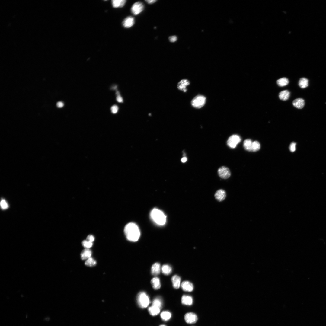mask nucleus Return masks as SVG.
Returning <instances> with one entry per match:
<instances>
[{"label": "nucleus", "instance_id": "nucleus-24", "mask_svg": "<svg viewBox=\"0 0 326 326\" xmlns=\"http://www.w3.org/2000/svg\"><path fill=\"white\" fill-rule=\"evenodd\" d=\"M278 85L280 87H283L287 85L289 83L288 79L283 77L278 79L276 81Z\"/></svg>", "mask_w": 326, "mask_h": 326}, {"label": "nucleus", "instance_id": "nucleus-13", "mask_svg": "<svg viewBox=\"0 0 326 326\" xmlns=\"http://www.w3.org/2000/svg\"><path fill=\"white\" fill-rule=\"evenodd\" d=\"M292 104L296 108L302 109L303 108L305 105L304 100L302 98H297L293 101Z\"/></svg>", "mask_w": 326, "mask_h": 326}, {"label": "nucleus", "instance_id": "nucleus-37", "mask_svg": "<svg viewBox=\"0 0 326 326\" xmlns=\"http://www.w3.org/2000/svg\"><path fill=\"white\" fill-rule=\"evenodd\" d=\"M56 105L58 107L61 108L63 107L64 104L62 102L59 101L57 103Z\"/></svg>", "mask_w": 326, "mask_h": 326}, {"label": "nucleus", "instance_id": "nucleus-27", "mask_svg": "<svg viewBox=\"0 0 326 326\" xmlns=\"http://www.w3.org/2000/svg\"><path fill=\"white\" fill-rule=\"evenodd\" d=\"M96 261L92 257H90L86 260L85 262V264L88 266L92 267L96 264Z\"/></svg>", "mask_w": 326, "mask_h": 326}, {"label": "nucleus", "instance_id": "nucleus-33", "mask_svg": "<svg viewBox=\"0 0 326 326\" xmlns=\"http://www.w3.org/2000/svg\"><path fill=\"white\" fill-rule=\"evenodd\" d=\"M296 145V143L295 142H292L290 144L289 146V149L291 152H293L295 151Z\"/></svg>", "mask_w": 326, "mask_h": 326}, {"label": "nucleus", "instance_id": "nucleus-1", "mask_svg": "<svg viewBox=\"0 0 326 326\" xmlns=\"http://www.w3.org/2000/svg\"><path fill=\"white\" fill-rule=\"evenodd\" d=\"M124 232L127 239L131 241H137L140 235L138 226L133 222L129 223L126 225L124 229Z\"/></svg>", "mask_w": 326, "mask_h": 326}, {"label": "nucleus", "instance_id": "nucleus-12", "mask_svg": "<svg viewBox=\"0 0 326 326\" xmlns=\"http://www.w3.org/2000/svg\"><path fill=\"white\" fill-rule=\"evenodd\" d=\"M181 286L182 289L185 291L191 292L193 289V284L188 281H184L182 283Z\"/></svg>", "mask_w": 326, "mask_h": 326}, {"label": "nucleus", "instance_id": "nucleus-25", "mask_svg": "<svg viewBox=\"0 0 326 326\" xmlns=\"http://www.w3.org/2000/svg\"><path fill=\"white\" fill-rule=\"evenodd\" d=\"M162 273L165 275H168L172 272V268L169 265L164 264L163 265L161 268Z\"/></svg>", "mask_w": 326, "mask_h": 326}, {"label": "nucleus", "instance_id": "nucleus-9", "mask_svg": "<svg viewBox=\"0 0 326 326\" xmlns=\"http://www.w3.org/2000/svg\"><path fill=\"white\" fill-rule=\"evenodd\" d=\"M135 20L134 18L131 16H128L126 18L123 22V26L126 28H129L132 27L134 24Z\"/></svg>", "mask_w": 326, "mask_h": 326}, {"label": "nucleus", "instance_id": "nucleus-34", "mask_svg": "<svg viewBox=\"0 0 326 326\" xmlns=\"http://www.w3.org/2000/svg\"><path fill=\"white\" fill-rule=\"evenodd\" d=\"M169 41L171 42H174L177 41V36H172L169 37Z\"/></svg>", "mask_w": 326, "mask_h": 326}, {"label": "nucleus", "instance_id": "nucleus-5", "mask_svg": "<svg viewBox=\"0 0 326 326\" xmlns=\"http://www.w3.org/2000/svg\"><path fill=\"white\" fill-rule=\"evenodd\" d=\"M241 141L240 137L237 135H233L230 136L227 141V145L232 148H235Z\"/></svg>", "mask_w": 326, "mask_h": 326}, {"label": "nucleus", "instance_id": "nucleus-8", "mask_svg": "<svg viewBox=\"0 0 326 326\" xmlns=\"http://www.w3.org/2000/svg\"><path fill=\"white\" fill-rule=\"evenodd\" d=\"M184 318L185 321L187 323L190 324L195 323L198 319L196 315L193 312H189L186 314Z\"/></svg>", "mask_w": 326, "mask_h": 326}, {"label": "nucleus", "instance_id": "nucleus-21", "mask_svg": "<svg viewBox=\"0 0 326 326\" xmlns=\"http://www.w3.org/2000/svg\"><path fill=\"white\" fill-rule=\"evenodd\" d=\"M126 2L125 0H113L112 1V5L114 8L122 7L124 6Z\"/></svg>", "mask_w": 326, "mask_h": 326}, {"label": "nucleus", "instance_id": "nucleus-38", "mask_svg": "<svg viewBox=\"0 0 326 326\" xmlns=\"http://www.w3.org/2000/svg\"><path fill=\"white\" fill-rule=\"evenodd\" d=\"M145 1L146 2H147L149 4H153V3H154L155 2H156L157 1V0H145Z\"/></svg>", "mask_w": 326, "mask_h": 326}, {"label": "nucleus", "instance_id": "nucleus-17", "mask_svg": "<svg viewBox=\"0 0 326 326\" xmlns=\"http://www.w3.org/2000/svg\"><path fill=\"white\" fill-rule=\"evenodd\" d=\"M193 302L192 297L190 296L183 295L181 298V302L184 305H190Z\"/></svg>", "mask_w": 326, "mask_h": 326}, {"label": "nucleus", "instance_id": "nucleus-35", "mask_svg": "<svg viewBox=\"0 0 326 326\" xmlns=\"http://www.w3.org/2000/svg\"><path fill=\"white\" fill-rule=\"evenodd\" d=\"M86 240L93 242L94 240V237L92 235H89L87 237Z\"/></svg>", "mask_w": 326, "mask_h": 326}, {"label": "nucleus", "instance_id": "nucleus-39", "mask_svg": "<svg viewBox=\"0 0 326 326\" xmlns=\"http://www.w3.org/2000/svg\"><path fill=\"white\" fill-rule=\"evenodd\" d=\"M187 160V158L186 157H183L181 159V161L182 162L184 163L186 162Z\"/></svg>", "mask_w": 326, "mask_h": 326}, {"label": "nucleus", "instance_id": "nucleus-4", "mask_svg": "<svg viewBox=\"0 0 326 326\" xmlns=\"http://www.w3.org/2000/svg\"><path fill=\"white\" fill-rule=\"evenodd\" d=\"M206 101V98L205 97L202 95H198L193 99L191 101V104L193 107L200 108L204 105Z\"/></svg>", "mask_w": 326, "mask_h": 326}, {"label": "nucleus", "instance_id": "nucleus-28", "mask_svg": "<svg viewBox=\"0 0 326 326\" xmlns=\"http://www.w3.org/2000/svg\"><path fill=\"white\" fill-rule=\"evenodd\" d=\"M162 302L161 299L159 298H155L153 301L152 306L159 308H161L162 306Z\"/></svg>", "mask_w": 326, "mask_h": 326}, {"label": "nucleus", "instance_id": "nucleus-40", "mask_svg": "<svg viewBox=\"0 0 326 326\" xmlns=\"http://www.w3.org/2000/svg\"><path fill=\"white\" fill-rule=\"evenodd\" d=\"M159 326H165V325H160Z\"/></svg>", "mask_w": 326, "mask_h": 326}, {"label": "nucleus", "instance_id": "nucleus-15", "mask_svg": "<svg viewBox=\"0 0 326 326\" xmlns=\"http://www.w3.org/2000/svg\"><path fill=\"white\" fill-rule=\"evenodd\" d=\"M160 270L161 267L160 264L156 263L152 266L151 269V273L154 275H157L160 273Z\"/></svg>", "mask_w": 326, "mask_h": 326}, {"label": "nucleus", "instance_id": "nucleus-14", "mask_svg": "<svg viewBox=\"0 0 326 326\" xmlns=\"http://www.w3.org/2000/svg\"><path fill=\"white\" fill-rule=\"evenodd\" d=\"M92 252L89 249L85 248L82 251L81 254V257L82 260H87L91 257Z\"/></svg>", "mask_w": 326, "mask_h": 326}, {"label": "nucleus", "instance_id": "nucleus-36", "mask_svg": "<svg viewBox=\"0 0 326 326\" xmlns=\"http://www.w3.org/2000/svg\"><path fill=\"white\" fill-rule=\"evenodd\" d=\"M117 101L119 103H121L123 102V99L121 96L119 94L117 95L116 97Z\"/></svg>", "mask_w": 326, "mask_h": 326}, {"label": "nucleus", "instance_id": "nucleus-19", "mask_svg": "<svg viewBox=\"0 0 326 326\" xmlns=\"http://www.w3.org/2000/svg\"><path fill=\"white\" fill-rule=\"evenodd\" d=\"M152 286L154 289L157 290L161 287V284L159 279L157 277L153 278L151 281Z\"/></svg>", "mask_w": 326, "mask_h": 326}, {"label": "nucleus", "instance_id": "nucleus-7", "mask_svg": "<svg viewBox=\"0 0 326 326\" xmlns=\"http://www.w3.org/2000/svg\"><path fill=\"white\" fill-rule=\"evenodd\" d=\"M218 173L220 177L224 179L229 178L231 175L230 170L225 166L220 167L218 169Z\"/></svg>", "mask_w": 326, "mask_h": 326}, {"label": "nucleus", "instance_id": "nucleus-23", "mask_svg": "<svg viewBox=\"0 0 326 326\" xmlns=\"http://www.w3.org/2000/svg\"><path fill=\"white\" fill-rule=\"evenodd\" d=\"M299 85L302 88H304L308 85V80L306 78H301L299 81Z\"/></svg>", "mask_w": 326, "mask_h": 326}, {"label": "nucleus", "instance_id": "nucleus-26", "mask_svg": "<svg viewBox=\"0 0 326 326\" xmlns=\"http://www.w3.org/2000/svg\"><path fill=\"white\" fill-rule=\"evenodd\" d=\"M161 318L164 321H167L169 320L171 317V314L168 311H163L160 314Z\"/></svg>", "mask_w": 326, "mask_h": 326}, {"label": "nucleus", "instance_id": "nucleus-2", "mask_svg": "<svg viewBox=\"0 0 326 326\" xmlns=\"http://www.w3.org/2000/svg\"><path fill=\"white\" fill-rule=\"evenodd\" d=\"M150 216L153 221L158 225H164L166 222V216L162 211L159 209H153L150 213Z\"/></svg>", "mask_w": 326, "mask_h": 326}, {"label": "nucleus", "instance_id": "nucleus-20", "mask_svg": "<svg viewBox=\"0 0 326 326\" xmlns=\"http://www.w3.org/2000/svg\"><path fill=\"white\" fill-rule=\"evenodd\" d=\"M252 142L249 139H245L243 143V146L245 149L248 151H252Z\"/></svg>", "mask_w": 326, "mask_h": 326}, {"label": "nucleus", "instance_id": "nucleus-6", "mask_svg": "<svg viewBox=\"0 0 326 326\" xmlns=\"http://www.w3.org/2000/svg\"><path fill=\"white\" fill-rule=\"evenodd\" d=\"M144 6L140 2H137L133 4L131 8L132 13L136 15L141 13L143 10Z\"/></svg>", "mask_w": 326, "mask_h": 326}, {"label": "nucleus", "instance_id": "nucleus-3", "mask_svg": "<svg viewBox=\"0 0 326 326\" xmlns=\"http://www.w3.org/2000/svg\"><path fill=\"white\" fill-rule=\"evenodd\" d=\"M137 300L139 306L142 308L147 307L150 301L148 296L144 292H140L137 296Z\"/></svg>", "mask_w": 326, "mask_h": 326}, {"label": "nucleus", "instance_id": "nucleus-31", "mask_svg": "<svg viewBox=\"0 0 326 326\" xmlns=\"http://www.w3.org/2000/svg\"><path fill=\"white\" fill-rule=\"evenodd\" d=\"M1 208L3 209H5L8 207V205L6 201L4 199H2L0 202Z\"/></svg>", "mask_w": 326, "mask_h": 326}, {"label": "nucleus", "instance_id": "nucleus-16", "mask_svg": "<svg viewBox=\"0 0 326 326\" xmlns=\"http://www.w3.org/2000/svg\"><path fill=\"white\" fill-rule=\"evenodd\" d=\"M173 286L176 289L179 288L180 286L181 278L177 275L173 276L171 278Z\"/></svg>", "mask_w": 326, "mask_h": 326}, {"label": "nucleus", "instance_id": "nucleus-29", "mask_svg": "<svg viewBox=\"0 0 326 326\" xmlns=\"http://www.w3.org/2000/svg\"><path fill=\"white\" fill-rule=\"evenodd\" d=\"M260 148V145L259 142L255 141L252 142V151L256 152L259 150Z\"/></svg>", "mask_w": 326, "mask_h": 326}, {"label": "nucleus", "instance_id": "nucleus-30", "mask_svg": "<svg viewBox=\"0 0 326 326\" xmlns=\"http://www.w3.org/2000/svg\"><path fill=\"white\" fill-rule=\"evenodd\" d=\"M92 242L88 241L87 240H85L82 242V245L85 248L89 249L93 245Z\"/></svg>", "mask_w": 326, "mask_h": 326}, {"label": "nucleus", "instance_id": "nucleus-32", "mask_svg": "<svg viewBox=\"0 0 326 326\" xmlns=\"http://www.w3.org/2000/svg\"><path fill=\"white\" fill-rule=\"evenodd\" d=\"M111 112L113 113H116L118 110V107L117 105H114L111 107Z\"/></svg>", "mask_w": 326, "mask_h": 326}, {"label": "nucleus", "instance_id": "nucleus-11", "mask_svg": "<svg viewBox=\"0 0 326 326\" xmlns=\"http://www.w3.org/2000/svg\"><path fill=\"white\" fill-rule=\"evenodd\" d=\"M215 197L217 200L221 202L225 198L226 193L224 190L219 189L216 192Z\"/></svg>", "mask_w": 326, "mask_h": 326}, {"label": "nucleus", "instance_id": "nucleus-22", "mask_svg": "<svg viewBox=\"0 0 326 326\" xmlns=\"http://www.w3.org/2000/svg\"><path fill=\"white\" fill-rule=\"evenodd\" d=\"M160 309L159 308L152 305L148 308V310L150 315L152 316H155L159 313Z\"/></svg>", "mask_w": 326, "mask_h": 326}, {"label": "nucleus", "instance_id": "nucleus-10", "mask_svg": "<svg viewBox=\"0 0 326 326\" xmlns=\"http://www.w3.org/2000/svg\"><path fill=\"white\" fill-rule=\"evenodd\" d=\"M190 84V82L187 79H184L181 80L178 83V88L183 92H185L187 91V87Z\"/></svg>", "mask_w": 326, "mask_h": 326}, {"label": "nucleus", "instance_id": "nucleus-18", "mask_svg": "<svg viewBox=\"0 0 326 326\" xmlns=\"http://www.w3.org/2000/svg\"><path fill=\"white\" fill-rule=\"evenodd\" d=\"M290 93L287 90H285L280 92L279 94V98L283 101H286L289 98Z\"/></svg>", "mask_w": 326, "mask_h": 326}]
</instances>
